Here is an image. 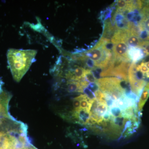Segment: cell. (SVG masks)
I'll list each match as a JSON object with an SVG mask.
<instances>
[{"label": "cell", "mask_w": 149, "mask_h": 149, "mask_svg": "<svg viewBox=\"0 0 149 149\" xmlns=\"http://www.w3.org/2000/svg\"><path fill=\"white\" fill-rule=\"evenodd\" d=\"M37 53L35 50L10 49L8 51V62L13 79L17 82H19L28 71Z\"/></svg>", "instance_id": "cell-1"}, {"label": "cell", "mask_w": 149, "mask_h": 149, "mask_svg": "<svg viewBox=\"0 0 149 149\" xmlns=\"http://www.w3.org/2000/svg\"><path fill=\"white\" fill-rule=\"evenodd\" d=\"M128 29H120L113 36L111 42L113 45V58L125 61H131L128 54Z\"/></svg>", "instance_id": "cell-2"}, {"label": "cell", "mask_w": 149, "mask_h": 149, "mask_svg": "<svg viewBox=\"0 0 149 149\" xmlns=\"http://www.w3.org/2000/svg\"><path fill=\"white\" fill-rule=\"evenodd\" d=\"M83 55L93 61L94 65L100 68L107 67L111 61L112 56L111 50L108 49L105 45L104 38H102L95 47Z\"/></svg>", "instance_id": "cell-3"}, {"label": "cell", "mask_w": 149, "mask_h": 149, "mask_svg": "<svg viewBox=\"0 0 149 149\" xmlns=\"http://www.w3.org/2000/svg\"><path fill=\"white\" fill-rule=\"evenodd\" d=\"M141 15L142 17L139 23V29L141 31L140 37L141 39L149 40V4L143 8Z\"/></svg>", "instance_id": "cell-4"}, {"label": "cell", "mask_w": 149, "mask_h": 149, "mask_svg": "<svg viewBox=\"0 0 149 149\" xmlns=\"http://www.w3.org/2000/svg\"><path fill=\"white\" fill-rule=\"evenodd\" d=\"M128 54L129 58L133 63L139 61L145 56L143 51L140 48L130 47L128 49Z\"/></svg>", "instance_id": "cell-5"}, {"label": "cell", "mask_w": 149, "mask_h": 149, "mask_svg": "<svg viewBox=\"0 0 149 149\" xmlns=\"http://www.w3.org/2000/svg\"><path fill=\"white\" fill-rule=\"evenodd\" d=\"M149 97V82L145 86L143 91L141 92L138 103V109L139 112L143 110L144 105Z\"/></svg>", "instance_id": "cell-6"}, {"label": "cell", "mask_w": 149, "mask_h": 149, "mask_svg": "<svg viewBox=\"0 0 149 149\" xmlns=\"http://www.w3.org/2000/svg\"><path fill=\"white\" fill-rule=\"evenodd\" d=\"M67 85V90L70 93H83V89L80 85V82L69 80Z\"/></svg>", "instance_id": "cell-7"}, {"label": "cell", "mask_w": 149, "mask_h": 149, "mask_svg": "<svg viewBox=\"0 0 149 149\" xmlns=\"http://www.w3.org/2000/svg\"><path fill=\"white\" fill-rule=\"evenodd\" d=\"M85 79L88 82H90L91 83H95L97 82V80L95 78L93 72L91 70L86 69Z\"/></svg>", "instance_id": "cell-8"}, {"label": "cell", "mask_w": 149, "mask_h": 149, "mask_svg": "<svg viewBox=\"0 0 149 149\" xmlns=\"http://www.w3.org/2000/svg\"><path fill=\"white\" fill-rule=\"evenodd\" d=\"M72 106H73V110H77L80 108V100L77 97L74 98L73 99L72 102Z\"/></svg>", "instance_id": "cell-9"}, {"label": "cell", "mask_w": 149, "mask_h": 149, "mask_svg": "<svg viewBox=\"0 0 149 149\" xmlns=\"http://www.w3.org/2000/svg\"><path fill=\"white\" fill-rule=\"evenodd\" d=\"M18 149H38L37 148L34 147L32 144H30L29 145H27L25 146L22 147V148H19Z\"/></svg>", "instance_id": "cell-10"}]
</instances>
